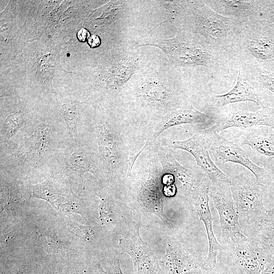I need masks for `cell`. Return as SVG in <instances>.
Wrapping results in <instances>:
<instances>
[{"instance_id": "cell-10", "label": "cell", "mask_w": 274, "mask_h": 274, "mask_svg": "<svg viewBox=\"0 0 274 274\" xmlns=\"http://www.w3.org/2000/svg\"><path fill=\"white\" fill-rule=\"evenodd\" d=\"M230 183L211 182L209 196L219 216L223 244L243 233L231 195Z\"/></svg>"}, {"instance_id": "cell-24", "label": "cell", "mask_w": 274, "mask_h": 274, "mask_svg": "<svg viewBox=\"0 0 274 274\" xmlns=\"http://www.w3.org/2000/svg\"><path fill=\"white\" fill-rule=\"evenodd\" d=\"M82 111L80 103L77 101L62 105L60 109L66 123L68 132L73 137L77 135V122Z\"/></svg>"}, {"instance_id": "cell-2", "label": "cell", "mask_w": 274, "mask_h": 274, "mask_svg": "<svg viewBox=\"0 0 274 274\" xmlns=\"http://www.w3.org/2000/svg\"><path fill=\"white\" fill-rule=\"evenodd\" d=\"M97 152L104 175L113 181L125 185L134 131L133 124L119 119L101 118L95 121Z\"/></svg>"}, {"instance_id": "cell-6", "label": "cell", "mask_w": 274, "mask_h": 274, "mask_svg": "<svg viewBox=\"0 0 274 274\" xmlns=\"http://www.w3.org/2000/svg\"><path fill=\"white\" fill-rule=\"evenodd\" d=\"M230 178L231 195L243 231L258 221L266 212L263 197L267 189L258 184L256 179L243 173Z\"/></svg>"}, {"instance_id": "cell-29", "label": "cell", "mask_w": 274, "mask_h": 274, "mask_svg": "<svg viewBox=\"0 0 274 274\" xmlns=\"http://www.w3.org/2000/svg\"><path fill=\"white\" fill-rule=\"evenodd\" d=\"M260 19L274 23V0H260Z\"/></svg>"}, {"instance_id": "cell-19", "label": "cell", "mask_w": 274, "mask_h": 274, "mask_svg": "<svg viewBox=\"0 0 274 274\" xmlns=\"http://www.w3.org/2000/svg\"><path fill=\"white\" fill-rule=\"evenodd\" d=\"M238 70L254 89L258 105L274 108V73L250 66Z\"/></svg>"}, {"instance_id": "cell-18", "label": "cell", "mask_w": 274, "mask_h": 274, "mask_svg": "<svg viewBox=\"0 0 274 274\" xmlns=\"http://www.w3.org/2000/svg\"><path fill=\"white\" fill-rule=\"evenodd\" d=\"M154 147L161 166L169 170L175 176L179 198L191 202V193L195 186V176L189 169L176 160L169 148H164L156 142Z\"/></svg>"}, {"instance_id": "cell-14", "label": "cell", "mask_w": 274, "mask_h": 274, "mask_svg": "<svg viewBox=\"0 0 274 274\" xmlns=\"http://www.w3.org/2000/svg\"><path fill=\"white\" fill-rule=\"evenodd\" d=\"M167 148L182 149L190 153L194 157L197 165L206 174L212 183H231L230 177L222 172L212 159L204 135L201 130L185 140L173 141Z\"/></svg>"}, {"instance_id": "cell-27", "label": "cell", "mask_w": 274, "mask_h": 274, "mask_svg": "<svg viewBox=\"0 0 274 274\" xmlns=\"http://www.w3.org/2000/svg\"><path fill=\"white\" fill-rule=\"evenodd\" d=\"M23 117L18 113L9 115L4 121L1 130V140L7 141L13 136L22 126Z\"/></svg>"}, {"instance_id": "cell-37", "label": "cell", "mask_w": 274, "mask_h": 274, "mask_svg": "<svg viewBox=\"0 0 274 274\" xmlns=\"http://www.w3.org/2000/svg\"><path fill=\"white\" fill-rule=\"evenodd\" d=\"M261 274H274V260H273Z\"/></svg>"}, {"instance_id": "cell-3", "label": "cell", "mask_w": 274, "mask_h": 274, "mask_svg": "<svg viewBox=\"0 0 274 274\" xmlns=\"http://www.w3.org/2000/svg\"><path fill=\"white\" fill-rule=\"evenodd\" d=\"M244 26L237 19L216 13L203 1H185L179 30L200 35L208 44L227 56Z\"/></svg>"}, {"instance_id": "cell-17", "label": "cell", "mask_w": 274, "mask_h": 274, "mask_svg": "<svg viewBox=\"0 0 274 274\" xmlns=\"http://www.w3.org/2000/svg\"><path fill=\"white\" fill-rule=\"evenodd\" d=\"M50 128L39 125L34 132L19 147L12 157L19 164L39 163L50 149Z\"/></svg>"}, {"instance_id": "cell-9", "label": "cell", "mask_w": 274, "mask_h": 274, "mask_svg": "<svg viewBox=\"0 0 274 274\" xmlns=\"http://www.w3.org/2000/svg\"><path fill=\"white\" fill-rule=\"evenodd\" d=\"M230 261L248 274H261L273 261V255L257 241L243 233L237 234L223 245Z\"/></svg>"}, {"instance_id": "cell-13", "label": "cell", "mask_w": 274, "mask_h": 274, "mask_svg": "<svg viewBox=\"0 0 274 274\" xmlns=\"http://www.w3.org/2000/svg\"><path fill=\"white\" fill-rule=\"evenodd\" d=\"M165 250L159 260L165 274H182L203 264V260L190 251L175 233L166 236Z\"/></svg>"}, {"instance_id": "cell-36", "label": "cell", "mask_w": 274, "mask_h": 274, "mask_svg": "<svg viewBox=\"0 0 274 274\" xmlns=\"http://www.w3.org/2000/svg\"><path fill=\"white\" fill-rule=\"evenodd\" d=\"M88 43L91 47H98L100 44V38L97 35H92L88 39Z\"/></svg>"}, {"instance_id": "cell-33", "label": "cell", "mask_w": 274, "mask_h": 274, "mask_svg": "<svg viewBox=\"0 0 274 274\" xmlns=\"http://www.w3.org/2000/svg\"><path fill=\"white\" fill-rule=\"evenodd\" d=\"M228 274H248L241 267L231 262L226 265Z\"/></svg>"}, {"instance_id": "cell-28", "label": "cell", "mask_w": 274, "mask_h": 274, "mask_svg": "<svg viewBox=\"0 0 274 274\" xmlns=\"http://www.w3.org/2000/svg\"><path fill=\"white\" fill-rule=\"evenodd\" d=\"M67 226L72 233L87 242L91 241L97 235L96 229L91 226L82 225L72 221L67 222Z\"/></svg>"}, {"instance_id": "cell-30", "label": "cell", "mask_w": 274, "mask_h": 274, "mask_svg": "<svg viewBox=\"0 0 274 274\" xmlns=\"http://www.w3.org/2000/svg\"><path fill=\"white\" fill-rule=\"evenodd\" d=\"M121 254L119 249L113 250L112 253L110 254L108 261L109 265V274H124L120 264Z\"/></svg>"}, {"instance_id": "cell-4", "label": "cell", "mask_w": 274, "mask_h": 274, "mask_svg": "<svg viewBox=\"0 0 274 274\" xmlns=\"http://www.w3.org/2000/svg\"><path fill=\"white\" fill-rule=\"evenodd\" d=\"M230 66L274 73V23L259 19L245 25L227 54Z\"/></svg>"}, {"instance_id": "cell-11", "label": "cell", "mask_w": 274, "mask_h": 274, "mask_svg": "<svg viewBox=\"0 0 274 274\" xmlns=\"http://www.w3.org/2000/svg\"><path fill=\"white\" fill-rule=\"evenodd\" d=\"M211 181L207 177H204L198 184L192 190L191 203L205 226L209 241V251L207 257L203 261L206 267L215 269L219 264L217 262V257L219 251L224 249L215 236L213 229V221L211 212L209 207V191Z\"/></svg>"}, {"instance_id": "cell-12", "label": "cell", "mask_w": 274, "mask_h": 274, "mask_svg": "<svg viewBox=\"0 0 274 274\" xmlns=\"http://www.w3.org/2000/svg\"><path fill=\"white\" fill-rule=\"evenodd\" d=\"M214 116L215 122L212 126L218 132L231 127L266 126L274 129V108H263L255 112L221 109Z\"/></svg>"}, {"instance_id": "cell-25", "label": "cell", "mask_w": 274, "mask_h": 274, "mask_svg": "<svg viewBox=\"0 0 274 274\" xmlns=\"http://www.w3.org/2000/svg\"><path fill=\"white\" fill-rule=\"evenodd\" d=\"M37 240L38 245L50 254L59 253L68 249L65 244L52 232L38 233Z\"/></svg>"}, {"instance_id": "cell-32", "label": "cell", "mask_w": 274, "mask_h": 274, "mask_svg": "<svg viewBox=\"0 0 274 274\" xmlns=\"http://www.w3.org/2000/svg\"><path fill=\"white\" fill-rule=\"evenodd\" d=\"M150 143L148 140H147L144 146L140 149V150L136 153L135 155L130 156L127 160L128 169L126 175V178H129L131 174L132 170L133 169L134 163L136 160L139 158V156L143 151V150Z\"/></svg>"}, {"instance_id": "cell-1", "label": "cell", "mask_w": 274, "mask_h": 274, "mask_svg": "<svg viewBox=\"0 0 274 274\" xmlns=\"http://www.w3.org/2000/svg\"><path fill=\"white\" fill-rule=\"evenodd\" d=\"M162 166L154 147L150 143L136 160L125 183V196L131 209L141 213H152L164 223L173 222L164 212L168 203L163 193Z\"/></svg>"}, {"instance_id": "cell-31", "label": "cell", "mask_w": 274, "mask_h": 274, "mask_svg": "<svg viewBox=\"0 0 274 274\" xmlns=\"http://www.w3.org/2000/svg\"><path fill=\"white\" fill-rule=\"evenodd\" d=\"M182 274H228L226 266L224 264H219L217 268L212 269L203 265L192 269Z\"/></svg>"}, {"instance_id": "cell-15", "label": "cell", "mask_w": 274, "mask_h": 274, "mask_svg": "<svg viewBox=\"0 0 274 274\" xmlns=\"http://www.w3.org/2000/svg\"><path fill=\"white\" fill-rule=\"evenodd\" d=\"M215 122L214 115L200 112L189 104L175 111L157 123L150 131L147 140L154 144L164 131L176 125L189 124L208 127L213 126Z\"/></svg>"}, {"instance_id": "cell-16", "label": "cell", "mask_w": 274, "mask_h": 274, "mask_svg": "<svg viewBox=\"0 0 274 274\" xmlns=\"http://www.w3.org/2000/svg\"><path fill=\"white\" fill-rule=\"evenodd\" d=\"M204 3L216 13L238 20L245 25L260 18V0H209Z\"/></svg>"}, {"instance_id": "cell-39", "label": "cell", "mask_w": 274, "mask_h": 274, "mask_svg": "<svg viewBox=\"0 0 274 274\" xmlns=\"http://www.w3.org/2000/svg\"><path fill=\"white\" fill-rule=\"evenodd\" d=\"M161 274H165V273L162 272Z\"/></svg>"}, {"instance_id": "cell-5", "label": "cell", "mask_w": 274, "mask_h": 274, "mask_svg": "<svg viewBox=\"0 0 274 274\" xmlns=\"http://www.w3.org/2000/svg\"><path fill=\"white\" fill-rule=\"evenodd\" d=\"M145 45L160 48L170 63L177 67L202 66L218 70L229 65L225 54L212 47L201 36L182 30L173 38L155 40Z\"/></svg>"}, {"instance_id": "cell-21", "label": "cell", "mask_w": 274, "mask_h": 274, "mask_svg": "<svg viewBox=\"0 0 274 274\" xmlns=\"http://www.w3.org/2000/svg\"><path fill=\"white\" fill-rule=\"evenodd\" d=\"M245 101H252L258 105L254 89L239 70L236 83L229 91L210 98L211 105L218 109H221L229 104Z\"/></svg>"}, {"instance_id": "cell-26", "label": "cell", "mask_w": 274, "mask_h": 274, "mask_svg": "<svg viewBox=\"0 0 274 274\" xmlns=\"http://www.w3.org/2000/svg\"><path fill=\"white\" fill-rule=\"evenodd\" d=\"M32 194L34 197L46 200L52 204L60 195L58 187L49 180L32 186Z\"/></svg>"}, {"instance_id": "cell-34", "label": "cell", "mask_w": 274, "mask_h": 274, "mask_svg": "<svg viewBox=\"0 0 274 274\" xmlns=\"http://www.w3.org/2000/svg\"><path fill=\"white\" fill-rule=\"evenodd\" d=\"M15 231H12L6 234H5L1 236V243L4 247H7V246L10 243L12 239L13 236L14 235Z\"/></svg>"}, {"instance_id": "cell-35", "label": "cell", "mask_w": 274, "mask_h": 274, "mask_svg": "<svg viewBox=\"0 0 274 274\" xmlns=\"http://www.w3.org/2000/svg\"><path fill=\"white\" fill-rule=\"evenodd\" d=\"M77 38L81 42H85L90 37L88 30L85 28H82L77 32Z\"/></svg>"}, {"instance_id": "cell-23", "label": "cell", "mask_w": 274, "mask_h": 274, "mask_svg": "<svg viewBox=\"0 0 274 274\" xmlns=\"http://www.w3.org/2000/svg\"><path fill=\"white\" fill-rule=\"evenodd\" d=\"M243 232L274 255V218L268 215L266 211L258 221L249 226Z\"/></svg>"}, {"instance_id": "cell-7", "label": "cell", "mask_w": 274, "mask_h": 274, "mask_svg": "<svg viewBox=\"0 0 274 274\" xmlns=\"http://www.w3.org/2000/svg\"><path fill=\"white\" fill-rule=\"evenodd\" d=\"M201 131L204 135L208 150L214 161L222 164L230 162L245 166L253 174L258 184L268 190L273 182L274 177L267 168L254 163L239 145L221 136L213 126Z\"/></svg>"}, {"instance_id": "cell-38", "label": "cell", "mask_w": 274, "mask_h": 274, "mask_svg": "<svg viewBox=\"0 0 274 274\" xmlns=\"http://www.w3.org/2000/svg\"><path fill=\"white\" fill-rule=\"evenodd\" d=\"M266 212L269 216L274 217V207L267 210Z\"/></svg>"}, {"instance_id": "cell-8", "label": "cell", "mask_w": 274, "mask_h": 274, "mask_svg": "<svg viewBox=\"0 0 274 274\" xmlns=\"http://www.w3.org/2000/svg\"><path fill=\"white\" fill-rule=\"evenodd\" d=\"M141 217L136 211L131 210L128 231L119 239L118 249L122 254L126 253L130 256L134 274H161L159 260L140 235Z\"/></svg>"}, {"instance_id": "cell-22", "label": "cell", "mask_w": 274, "mask_h": 274, "mask_svg": "<svg viewBox=\"0 0 274 274\" xmlns=\"http://www.w3.org/2000/svg\"><path fill=\"white\" fill-rule=\"evenodd\" d=\"M66 169H71L81 178L84 186L83 175L89 172L99 179L103 173L97 153L93 151L76 150L73 151L66 161Z\"/></svg>"}, {"instance_id": "cell-20", "label": "cell", "mask_w": 274, "mask_h": 274, "mask_svg": "<svg viewBox=\"0 0 274 274\" xmlns=\"http://www.w3.org/2000/svg\"><path fill=\"white\" fill-rule=\"evenodd\" d=\"M239 140L240 146H250L268 160L274 158V129L266 126L247 128Z\"/></svg>"}]
</instances>
